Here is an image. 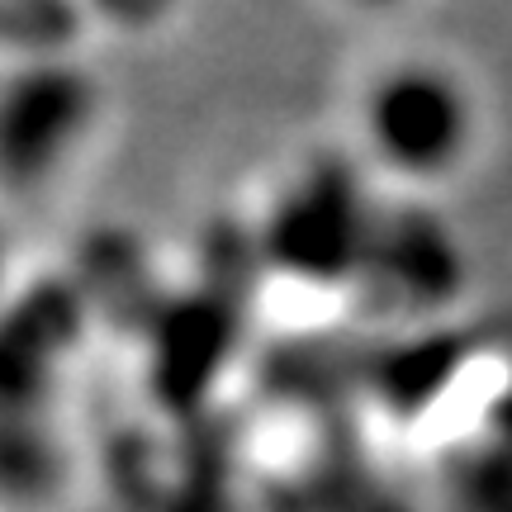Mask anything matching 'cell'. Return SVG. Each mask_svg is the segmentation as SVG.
Listing matches in <instances>:
<instances>
[{
  "label": "cell",
  "mask_w": 512,
  "mask_h": 512,
  "mask_svg": "<svg viewBox=\"0 0 512 512\" xmlns=\"http://www.w3.org/2000/svg\"><path fill=\"white\" fill-rule=\"evenodd\" d=\"M484 143V95L460 62L403 48L370 67L347 114V152L384 195L432 200L460 181Z\"/></svg>",
  "instance_id": "6da1fadb"
},
{
  "label": "cell",
  "mask_w": 512,
  "mask_h": 512,
  "mask_svg": "<svg viewBox=\"0 0 512 512\" xmlns=\"http://www.w3.org/2000/svg\"><path fill=\"white\" fill-rule=\"evenodd\" d=\"M86 19H91L95 34H114V38H152L162 34L166 24L176 19L181 0H81Z\"/></svg>",
  "instance_id": "8992f818"
},
{
  "label": "cell",
  "mask_w": 512,
  "mask_h": 512,
  "mask_svg": "<svg viewBox=\"0 0 512 512\" xmlns=\"http://www.w3.org/2000/svg\"><path fill=\"white\" fill-rule=\"evenodd\" d=\"M105 105L86 57L0 67V190L43 195L67 181L100 138Z\"/></svg>",
  "instance_id": "3957f363"
},
{
  "label": "cell",
  "mask_w": 512,
  "mask_h": 512,
  "mask_svg": "<svg viewBox=\"0 0 512 512\" xmlns=\"http://www.w3.org/2000/svg\"><path fill=\"white\" fill-rule=\"evenodd\" d=\"M95 38L81 0H0V67L86 57Z\"/></svg>",
  "instance_id": "5b68a950"
},
{
  "label": "cell",
  "mask_w": 512,
  "mask_h": 512,
  "mask_svg": "<svg viewBox=\"0 0 512 512\" xmlns=\"http://www.w3.org/2000/svg\"><path fill=\"white\" fill-rule=\"evenodd\" d=\"M384 209V190L361 162L342 152L294 162L275 181L252 228L261 266L299 290H356L370 238Z\"/></svg>",
  "instance_id": "7a4b0ae2"
},
{
  "label": "cell",
  "mask_w": 512,
  "mask_h": 512,
  "mask_svg": "<svg viewBox=\"0 0 512 512\" xmlns=\"http://www.w3.org/2000/svg\"><path fill=\"white\" fill-rule=\"evenodd\" d=\"M460 290H465V247L456 228L427 200L384 195L366 266L351 294L366 299L375 313L418 318V313L446 309Z\"/></svg>",
  "instance_id": "277c9868"
},
{
  "label": "cell",
  "mask_w": 512,
  "mask_h": 512,
  "mask_svg": "<svg viewBox=\"0 0 512 512\" xmlns=\"http://www.w3.org/2000/svg\"><path fill=\"white\" fill-rule=\"evenodd\" d=\"M351 10H366V15H384V10H403V5H413V0H342Z\"/></svg>",
  "instance_id": "52a82bcc"
}]
</instances>
